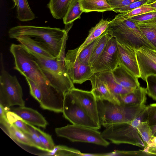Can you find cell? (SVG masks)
<instances>
[{
	"instance_id": "1",
	"label": "cell",
	"mask_w": 156,
	"mask_h": 156,
	"mask_svg": "<svg viewBox=\"0 0 156 156\" xmlns=\"http://www.w3.org/2000/svg\"><path fill=\"white\" fill-rule=\"evenodd\" d=\"M68 30L56 27L33 26H17L8 31L11 38L27 36L41 42L55 57L65 58Z\"/></svg>"
},
{
	"instance_id": "2",
	"label": "cell",
	"mask_w": 156,
	"mask_h": 156,
	"mask_svg": "<svg viewBox=\"0 0 156 156\" xmlns=\"http://www.w3.org/2000/svg\"><path fill=\"white\" fill-rule=\"evenodd\" d=\"M100 123L106 128L133 120L146 109L147 106L113 103L106 100L97 101Z\"/></svg>"
},
{
	"instance_id": "3",
	"label": "cell",
	"mask_w": 156,
	"mask_h": 156,
	"mask_svg": "<svg viewBox=\"0 0 156 156\" xmlns=\"http://www.w3.org/2000/svg\"><path fill=\"white\" fill-rule=\"evenodd\" d=\"M30 53L40 66L50 85L57 92L64 95L75 87L66 71L64 58H45Z\"/></svg>"
},
{
	"instance_id": "4",
	"label": "cell",
	"mask_w": 156,
	"mask_h": 156,
	"mask_svg": "<svg viewBox=\"0 0 156 156\" xmlns=\"http://www.w3.org/2000/svg\"><path fill=\"white\" fill-rule=\"evenodd\" d=\"M106 31L119 44L130 46L136 50L143 46L155 50L136 23L129 19L120 20L113 19Z\"/></svg>"
},
{
	"instance_id": "5",
	"label": "cell",
	"mask_w": 156,
	"mask_h": 156,
	"mask_svg": "<svg viewBox=\"0 0 156 156\" xmlns=\"http://www.w3.org/2000/svg\"><path fill=\"white\" fill-rule=\"evenodd\" d=\"M146 109V108L139 115L130 122L114 124L105 128L101 133L102 136L115 144H126L144 147L137 127L141 122L145 121Z\"/></svg>"
},
{
	"instance_id": "6",
	"label": "cell",
	"mask_w": 156,
	"mask_h": 156,
	"mask_svg": "<svg viewBox=\"0 0 156 156\" xmlns=\"http://www.w3.org/2000/svg\"><path fill=\"white\" fill-rule=\"evenodd\" d=\"M10 51L14 58V69L37 85H50L32 55L22 45L12 44Z\"/></svg>"
},
{
	"instance_id": "7",
	"label": "cell",
	"mask_w": 156,
	"mask_h": 156,
	"mask_svg": "<svg viewBox=\"0 0 156 156\" xmlns=\"http://www.w3.org/2000/svg\"><path fill=\"white\" fill-rule=\"evenodd\" d=\"M0 104L5 107L25 106L22 87L16 76H12L5 69L2 55H1Z\"/></svg>"
},
{
	"instance_id": "8",
	"label": "cell",
	"mask_w": 156,
	"mask_h": 156,
	"mask_svg": "<svg viewBox=\"0 0 156 156\" xmlns=\"http://www.w3.org/2000/svg\"><path fill=\"white\" fill-rule=\"evenodd\" d=\"M55 132L58 136L66 138L73 142L92 143L105 147L110 142L104 138L97 129L75 124L57 128Z\"/></svg>"
},
{
	"instance_id": "9",
	"label": "cell",
	"mask_w": 156,
	"mask_h": 156,
	"mask_svg": "<svg viewBox=\"0 0 156 156\" xmlns=\"http://www.w3.org/2000/svg\"><path fill=\"white\" fill-rule=\"evenodd\" d=\"M62 112L64 117L73 124L97 130L101 128V125L91 118L69 91L64 95Z\"/></svg>"
},
{
	"instance_id": "10",
	"label": "cell",
	"mask_w": 156,
	"mask_h": 156,
	"mask_svg": "<svg viewBox=\"0 0 156 156\" xmlns=\"http://www.w3.org/2000/svg\"><path fill=\"white\" fill-rule=\"evenodd\" d=\"M64 62L68 74L74 84H81L89 80L94 73L91 66L79 60L76 48L67 51Z\"/></svg>"
},
{
	"instance_id": "11",
	"label": "cell",
	"mask_w": 156,
	"mask_h": 156,
	"mask_svg": "<svg viewBox=\"0 0 156 156\" xmlns=\"http://www.w3.org/2000/svg\"><path fill=\"white\" fill-rule=\"evenodd\" d=\"M119 64L117 42L110 36L101 55L92 66L94 73L112 70Z\"/></svg>"
},
{
	"instance_id": "12",
	"label": "cell",
	"mask_w": 156,
	"mask_h": 156,
	"mask_svg": "<svg viewBox=\"0 0 156 156\" xmlns=\"http://www.w3.org/2000/svg\"><path fill=\"white\" fill-rule=\"evenodd\" d=\"M69 91L91 118L101 125L98 116L97 101L92 92L75 87Z\"/></svg>"
},
{
	"instance_id": "13",
	"label": "cell",
	"mask_w": 156,
	"mask_h": 156,
	"mask_svg": "<svg viewBox=\"0 0 156 156\" xmlns=\"http://www.w3.org/2000/svg\"><path fill=\"white\" fill-rule=\"evenodd\" d=\"M119 63L122 64L134 76L140 78V74L136 58V50L130 46L117 43Z\"/></svg>"
},
{
	"instance_id": "14",
	"label": "cell",
	"mask_w": 156,
	"mask_h": 156,
	"mask_svg": "<svg viewBox=\"0 0 156 156\" xmlns=\"http://www.w3.org/2000/svg\"><path fill=\"white\" fill-rule=\"evenodd\" d=\"M111 71L116 81L122 87L135 89L140 86L138 78L134 76L122 64L119 63Z\"/></svg>"
},
{
	"instance_id": "15",
	"label": "cell",
	"mask_w": 156,
	"mask_h": 156,
	"mask_svg": "<svg viewBox=\"0 0 156 156\" xmlns=\"http://www.w3.org/2000/svg\"><path fill=\"white\" fill-rule=\"evenodd\" d=\"M89 80L92 85L91 91L97 101L106 100L116 104L120 103L112 94L105 83L97 73H94Z\"/></svg>"
},
{
	"instance_id": "16",
	"label": "cell",
	"mask_w": 156,
	"mask_h": 156,
	"mask_svg": "<svg viewBox=\"0 0 156 156\" xmlns=\"http://www.w3.org/2000/svg\"><path fill=\"white\" fill-rule=\"evenodd\" d=\"M12 111L25 122L34 126L45 128L48 122L43 115L37 111L24 106L12 109Z\"/></svg>"
},
{
	"instance_id": "17",
	"label": "cell",
	"mask_w": 156,
	"mask_h": 156,
	"mask_svg": "<svg viewBox=\"0 0 156 156\" xmlns=\"http://www.w3.org/2000/svg\"><path fill=\"white\" fill-rule=\"evenodd\" d=\"M29 52L44 58H54L48 49L41 42L30 37L22 36L15 38Z\"/></svg>"
},
{
	"instance_id": "18",
	"label": "cell",
	"mask_w": 156,
	"mask_h": 156,
	"mask_svg": "<svg viewBox=\"0 0 156 156\" xmlns=\"http://www.w3.org/2000/svg\"><path fill=\"white\" fill-rule=\"evenodd\" d=\"M96 73L105 83L112 94L117 99L119 96L129 93L135 89L124 87L118 83L114 79L111 71H105Z\"/></svg>"
},
{
	"instance_id": "19",
	"label": "cell",
	"mask_w": 156,
	"mask_h": 156,
	"mask_svg": "<svg viewBox=\"0 0 156 156\" xmlns=\"http://www.w3.org/2000/svg\"><path fill=\"white\" fill-rule=\"evenodd\" d=\"M147 94L146 88L140 86L131 92L119 96L117 99L120 102L125 104L144 105Z\"/></svg>"
},
{
	"instance_id": "20",
	"label": "cell",
	"mask_w": 156,
	"mask_h": 156,
	"mask_svg": "<svg viewBox=\"0 0 156 156\" xmlns=\"http://www.w3.org/2000/svg\"><path fill=\"white\" fill-rule=\"evenodd\" d=\"M137 60L140 74V77L145 81L147 75H156V63L140 51L136 50Z\"/></svg>"
},
{
	"instance_id": "21",
	"label": "cell",
	"mask_w": 156,
	"mask_h": 156,
	"mask_svg": "<svg viewBox=\"0 0 156 156\" xmlns=\"http://www.w3.org/2000/svg\"><path fill=\"white\" fill-rule=\"evenodd\" d=\"M111 21L101 19L96 25L90 30L88 35L83 42L76 48L77 53L80 52L84 48L100 37L108 29Z\"/></svg>"
},
{
	"instance_id": "22",
	"label": "cell",
	"mask_w": 156,
	"mask_h": 156,
	"mask_svg": "<svg viewBox=\"0 0 156 156\" xmlns=\"http://www.w3.org/2000/svg\"><path fill=\"white\" fill-rule=\"evenodd\" d=\"M83 12L112 11L106 0H80Z\"/></svg>"
},
{
	"instance_id": "23",
	"label": "cell",
	"mask_w": 156,
	"mask_h": 156,
	"mask_svg": "<svg viewBox=\"0 0 156 156\" xmlns=\"http://www.w3.org/2000/svg\"><path fill=\"white\" fill-rule=\"evenodd\" d=\"M72 0H50L48 4L53 17L56 19H63Z\"/></svg>"
},
{
	"instance_id": "24",
	"label": "cell",
	"mask_w": 156,
	"mask_h": 156,
	"mask_svg": "<svg viewBox=\"0 0 156 156\" xmlns=\"http://www.w3.org/2000/svg\"><path fill=\"white\" fill-rule=\"evenodd\" d=\"M5 132L12 139L20 144L36 148V146L28 136L9 123L5 127Z\"/></svg>"
},
{
	"instance_id": "25",
	"label": "cell",
	"mask_w": 156,
	"mask_h": 156,
	"mask_svg": "<svg viewBox=\"0 0 156 156\" xmlns=\"http://www.w3.org/2000/svg\"><path fill=\"white\" fill-rule=\"evenodd\" d=\"M136 23L156 50V18L144 22Z\"/></svg>"
},
{
	"instance_id": "26",
	"label": "cell",
	"mask_w": 156,
	"mask_h": 156,
	"mask_svg": "<svg viewBox=\"0 0 156 156\" xmlns=\"http://www.w3.org/2000/svg\"><path fill=\"white\" fill-rule=\"evenodd\" d=\"M83 12L80 0H72L63 18L64 23L68 25L73 23L76 20L80 18Z\"/></svg>"
},
{
	"instance_id": "27",
	"label": "cell",
	"mask_w": 156,
	"mask_h": 156,
	"mask_svg": "<svg viewBox=\"0 0 156 156\" xmlns=\"http://www.w3.org/2000/svg\"><path fill=\"white\" fill-rule=\"evenodd\" d=\"M16 5L17 17L20 20L27 21L35 19V15L30 9L27 0H17Z\"/></svg>"
},
{
	"instance_id": "28",
	"label": "cell",
	"mask_w": 156,
	"mask_h": 156,
	"mask_svg": "<svg viewBox=\"0 0 156 156\" xmlns=\"http://www.w3.org/2000/svg\"><path fill=\"white\" fill-rule=\"evenodd\" d=\"M110 37L106 31L100 36L91 55L89 62V66L92 67L98 59L103 52Z\"/></svg>"
},
{
	"instance_id": "29",
	"label": "cell",
	"mask_w": 156,
	"mask_h": 156,
	"mask_svg": "<svg viewBox=\"0 0 156 156\" xmlns=\"http://www.w3.org/2000/svg\"><path fill=\"white\" fill-rule=\"evenodd\" d=\"M155 10L145 4L130 11L120 13L116 16L114 19L118 20L127 19Z\"/></svg>"
},
{
	"instance_id": "30",
	"label": "cell",
	"mask_w": 156,
	"mask_h": 156,
	"mask_svg": "<svg viewBox=\"0 0 156 156\" xmlns=\"http://www.w3.org/2000/svg\"><path fill=\"white\" fill-rule=\"evenodd\" d=\"M6 115L10 124L13 125L26 134L29 133V126L18 115L9 110L7 112Z\"/></svg>"
},
{
	"instance_id": "31",
	"label": "cell",
	"mask_w": 156,
	"mask_h": 156,
	"mask_svg": "<svg viewBox=\"0 0 156 156\" xmlns=\"http://www.w3.org/2000/svg\"><path fill=\"white\" fill-rule=\"evenodd\" d=\"M81 152L78 150L61 145L55 146L51 151L47 152L44 155L79 156Z\"/></svg>"
},
{
	"instance_id": "32",
	"label": "cell",
	"mask_w": 156,
	"mask_h": 156,
	"mask_svg": "<svg viewBox=\"0 0 156 156\" xmlns=\"http://www.w3.org/2000/svg\"><path fill=\"white\" fill-rule=\"evenodd\" d=\"M100 37L94 40L87 45L80 52L78 53L77 52L78 58L80 62L85 64L89 65L91 55Z\"/></svg>"
},
{
	"instance_id": "33",
	"label": "cell",
	"mask_w": 156,
	"mask_h": 156,
	"mask_svg": "<svg viewBox=\"0 0 156 156\" xmlns=\"http://www.w3.org/2000/svg\"><path fill=\"white\" fill-rule=\"evenodd\" d=\"M24 122L27 125L32 127L35 130L41 141L47 150V152L50 151L54 149L55 145L51 135L34 126Z\"/></svg>"
},
{
	"instance_id": "34",
	"label": "cell",
	"mask_w": 156,
	"mask_h": 156,
	"mask_svg": "<svg viewBox=\"0 0 156 156\" xmlns=\"http://www.w3.org/2000/svg\"><path fill=\"white\" fill-rule=\"evenodd\" d=\"M137 129L144 142L145 147L147 146L149 141L154 136L152 131L146 121L141 122L137 126Z\"/></svg>"
},
{
	"instance_id": "35",
	"label": "cell",
	"mask_w": 156,
	"mask_h": 156,
	"mask_svg": "<svg viewBox=\"0 0 156 156\" xmlns=\"http://www.w3.org/2000/svg\"><path fill=\"white\" fill-rule=\"evenodd\" d=\"M145 121L151 127L154 136L156 132V103L147 106Z\"/></svg>"
},
{
	"instance_id": "36",
	"label": "cell",
	"mask_w": 156,
	"mask_h": 156,
	"mask_svg": "<svg viewBox=\"0 0 156 156\" xmlns=\"http://www.w3.org/2000/svg\"><path fill=\"white\" fill-rule=\"evenodd\" d=\"M145 81L147 83L146 89L147 94L156 100V75H147Z\"/></svg>"
},
{
	"instance_id": "37",
	"label": "cell",
	"mask_w": 156,
	"mask_h": 156,
	"mask_svg": "<svg viewBox=\"0 0 156 156\" xmlns=\"http://www.w3.org/2000/svg\"><path fill=\"white\" fill-rule=\"evenodd\" d=\"M28 126L29 128L30 132L29 133L26 134L35 145L36 148L39 150L47 152V150L41 141L35 130L32 127L29 125Z\"/></svg>"
},
{
	"instance_id": "38",
	"label": "cell",
	"mask_w": 156,
	"mask_h": 156,
	"mask_svg": "<svg viewBox=\"0 0 156 156\" xmlns=\"http://www.w3.org/2000/svg\"><path fill=\"white\" fill-rule=\"evenodd\" d=\"M148 0H140L133 2L128 5L122 7L114 9L112 11L116 13H122L130 11L145 4Z\"/></svg>"
},
{
	"instance_id": "39",
	"label": "cell",
	"mask_w": 156,
	"mask_h": 156,
	"mask_svg": "<svg viewBox=\"0 0 156 156\" xmlns=\"http://www.w3.org/2000/svg\"><path fill=\"white\" fill-rule=\"evenodd\" d=\"M30 89L31 95L39 103L42 100V95L40 90L38 86L32 80L25 78Z\"/></svg>"
},
{
	"instance_id": "40",
	"label": "cell",
	"mask_w": 156,
	"mask_h": 156,
	"mask_svg": "<svg viewBox=\"0 0 156 156\" xmlns=\"http://www.w3.org/2000/svg\"><path fill=\"white\" fill-rule=\"evenodd\" d=\"M156 18V10L140 15L135 16L128 19L135 23H140Z\"/></svg>"
},
{
	"instance_id": "41",
	"label": "cell",
	"mask_w": 156,
	"mask_h": 156,
	"mask_svg": "<svg viewBox=\"0 0 156 156\" xmlns=\"http://www.w3.org/2000/svg\"><path fill=\"white\" fill-rule=\"evenodd\" d=\"M113 9L119 8L128 5L130 3L140 0H106Z\"/></svg>"
},
{
	"instance_id": "42",
	"label": "cell",
	"mask_w": 156,
	"mask_h": 156,
	"mask_svg": "<svg viewBox=\"0 0 156 156\" xmlns=\"http://www.w3.org/2000/svg\"><path fill=\"white\" fill-rule=\"evenodd\" d=\"M138 50L156 63V50L144 46Z\"/></svg>"
},
{
	"instance_id": "43",
	"label": "cell",
	"mask_w": 156,
	"mask_h": 156,
	"mask_svg": "<svg viewBox=\"0 0 156 156\" xmlns=\"http://www.w3.org/2000/svg\"><path fill=\"white\" fill-rule=\"evenodd\" d=\"M0 122L2 126H5L9 123L6 113L8 110H10L9 108L3 106L0 104Z\"/></svg>"
},
{
	"instance_id": "44",
	"label": "cell",
	"mask_w": 156,
	"mask_h": 156,
	"mask_svg": "<svg viewBox=\"0 0 156 156\" xmlns=\"http://www.w3.org/2000/svg\"><path fill=\"white\" fill-rule=\"evenodd\" d=\"M146 147H156V136H154L149 141Z\"/></svg>"
},
{
	"instance_id": "45",
	"label": "cell",
	"mask_w": 156,
	"mask_h": 156,
	"mask_svg": "<svg viewBox=\"0 0 156 156\" xmlns=\"http://www.w3.org/2000/svg\"><path fill=\"white\" fill-rule=\"evenodd\" d=\"M145 4L151 8L156 9V0H148Z\"/></svg>"
},
{
	"instance_id": "46",
	"label": "cell",
	"mask_w": 156,
	"mask_h": 156,
	"mask_svg": "<svg viewBox=\"0 0 156 156\" xmlns=\"http://www.w3.org/2000/svg\"><path fill=\"white\" fill-rule=\"evenodd\" d=\"M79 156H101V153H85L80 152Z\"/></svg>"
},
{
	"instance_id": "47",
	"label": "cell",
	"mask_w": 156,
	"mask_h": 156,
	"mask_svg": "<svg viewBox=\"0 0 156 156\" xmlns=\"http://www.w3.org/2000/svg\"><path fill=\"white\" fill-rule=\"evenodd\" d=\"M13 1L15 3V6L16 5L17 0H13Z\"/></svg>"
}]
</instances>
